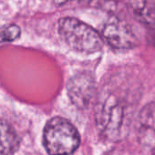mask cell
Returning a JSON list of instances; mask_svg holds the SVG:
<instances>
[{
  "mask_svg": "<svg viewBox=\"0 0 155 155\" xmlns=\"http://www.w3.org/2000/svg\"><path fill=\"white\" fill-rule=\"evenodd\" d=\"M96 83L89 72H81L71 77L67 84V91L71 102L79 109H85L94 96Z\"/></svg>",
  "mask_w": 155,
  "mask_h": 155,
  "instance_id": "5",
  "label": "cell"
},
{
  "mask_svg": "<svg viewBox=\"0 0 155 155\" xmlns=\"http://www.w3.org/2000/svg\"><path fill=\"white\" fill-rule=\"evenodd\" d=\"M137 139L145 151L155 155V101L146 104L139 113Z\"/></svg>",
  "mask_w": 155,
  "mask_h": 155,
  "instance_id": "6",
  "label": "cell"
},
{
  "mask_svg": "<svg viewBox=\"0 0 155 155\" xmlns=\"http://www.w3.org/2000/svg\"><path fill=\"white\" fill-rule=\"evenodd\" d=\"M54 1V3H55V5L56 6H63V5H65L66 3H68L69 0H53Z\"/></svg>",
  "mask_w": 155,
  "mask_h": 155,
  "instance_id": "10",
  "label": "cell"
},
{
  "mask_svg": "<svg viewBox=\"0 0 155 155\" xmlns=\"http://www.w3.org/2000/svg\"><path fill=\"white\" fill-rule=\"evenodd\" d=\"M43 142L49 155H70L79 148L81 137L70 121L54 117L45 125Z\"/></svg>",
  "mask_w": 155,
  "mask_h": 155,
  "instance_id": "2",
  "label": "cell"
},
{
  "mask_svg": "<svg viewBox=\"0 0 155 155\" xmlns=\"http://www.w3.org/2000/svg\"><path fill=\"white\" fill-rule=\"evenodd\" d=\"M109 155H118V154H116V153H110Z\"/></svg>",
  "mask_w": 155,
  "mask_h": 155,
  "instance_id": "11",
  "label": "cell"
},
{
  "mask_svg": "<svg viewBox=\"0 0 155 155\" xmlns=\"http://www.w3.org/2000/svg\"><path fill=\"white\" fill-rule=\"evenodd\" d=\"M129 6L139 20L147 25H151L155 22V16H153L147 0H129Z\"/></svg>",
  "mask_w": 155,
  "mask_h": 155,
  "instance_id": "8",
  "label": "cell"
},
{
  "mask_svg": "<svg viewBox=\"0 0 155 155\" xmlns=\"http://www.w3.org/2000/svg\"><path fill=\"white\" fill-rule=\"evenodd\" d=\"M21 35V29L15 24L8 25L0 28V44L12 42L18 39Z\"/></svg>",
  "mask_w": 155,
  "mask_h": 155,
  "instance_id": "9",
  "label": "cell"
},
{
  "mask_svg": "<svg viewBox=\"0 0 155 155\" xmlns=\"http://www.w3.org/2000/svg\"><path fill=\"white\" fill-rule=\"evenodd\" d=\"M101 32L105 41L114 49L129 50L137 45V38L130 27L116 17L107 20Z\"/></svg>",
  "mask_w": 155,
  "mask_h": 155,
  "instance_id": "4",
  "label": "cell"
},
{
  "mask_svg": "<svg viewBox=\"0 0 155 155\" xmlns=\"http://www.w3.org/2000/svg\"><path fill=\"white\" fill-rule=\"evenodd\" d=\"M125 82L121 80L109 82L98 100L95 109L97 126L108 139H116L120 135L129 113L130 97L136 93V88L130 90L135 82H128L123 89Z\"/></svg>",
  "mask_w": 155,
  "mask_h": 155,
  "instance_id": "1",
  "label": "cell"
},
{
  "mask_svg": "<svg viewBox=\"0 0 155 155\" xmlns=\"http://www.w3.org/2000/svg\"><path fill=\"white\" fill-rule=\"evenodd\" d=\"M20 139L13 127L0 119V155H13L19 148Z\"/></svg>",
  "mask_w": 155,
  "mask_h": 155,
  "instance_id": "7",
  "label": "cell"
},
{
  "mask_svg": "<svg viewBox=\"0 0 155 155\" xmlns=\"http://www.w3.org/2000/svg\"><path fill=\"white\" fill-rule=\"evenodd\" d=\"M58 30L65 43L79 52L96 53L102 48L101 35L91 26L75 18H62L58 22Z\"/></svg>",
  "mask_w": 155,
  "mask_h": 155,
  "instance_id": "3",
  "label": "cell"
}]
</instances>
